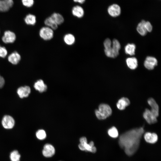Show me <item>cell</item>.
I'll return each instance as SVG.
<instances>
[{"label":"cell","mask_w":161,"mask_h":161,"mask_svg":"<svg viewBox=\"0 0 161 161\" xmlns=\"http://www.w3.org/2000/svg\"><path fill=\"white\" fill-rule=\"evenodd\" d=\"M34 87L36 90L40 92H45L47 89V85L44 83V81L41 79L38 80L35 83Z\"/></svg>","instance_id":"cell-17"},{"label":"cell","mask_w":161,"mask_h":161,"mask_svg":"<svg viewBox=\"0 0 161 161\" xmlns=\"http://www.w3.org/2000/svg\"><path fill=\"white\" fill-rule=\"evenodd\" d=\"M145 26L146 30L148 32H151L152 30V26L151 23L148 21H146Z\"/></svg>","instance_id":"cell-32"},{"label":"cell","mask_w":161,"mask_h":161,"mask_svg":"<svg viewBox=\"0 0 161 161\" xmlns=\"http://www.w3.org/2000/svg\"><path fill=\"white\" fill-rule=\"evenodd\" d=\"M72 13L75 17L81 18L84 15V11L82 7L79 5H76L74 6L72 9Z\"/></svg>","instance_id":"cell-16"},{"label":"cell","mask_w":161,"mask_h":161,"mask_svg":"<svg viewBox=\"0 0 161 161\" xmlns=\"http://www.w3.org/2000/svg\"><path fill=\"white\" fill-rule=\"evenodd\" d=\"M23 4L27 7L32 6L34 2V0H22Z\"/></svg>","instance_id":"cell-31"},{"label":"cell","mask_w":161,"mask_h":161,"mask_svg":"<svg viewBox=\"0 0 161 161\" xmlns=\"http://www.w3.org/2000/svg\"><path fill=\"white\" fill-rule=\"evenodd\" d=\"M148 103L151 107L150 110L157 117L159 114V107L156 101L153 98H150L148 100Z\"/></svg>","instance_id":"cell-13"},{"label":"cell","mask_w":161,"mask_h":161,"mask_svg":"<svg viewBox=\"0 0 161 161\" xmlns=\"http://www.w3.org/2000/svg\"><path fill=\"white\" fill-rule=\"evenodd\" d=\"M144 138L147 143L152 144L155 143L158 140V136L154 133L146 132L144 135Z\"/></svg>","instance_id":"cell-12"},{"label":"cell","mask_w":161,"mask_h":161,"mask_svg":"<svg viewBox=\"0 0 161 161\" xmlns=\"http://www.w3.org/2000/svg\"><path fill=\"white\" fill-rule=\"evenodd\" d=\"M8 61L13 64H18L21 60V56L17 52H14L10 54L8 57Z\"/></svg>","instance_id":"cell-18"},{"label":"cell","mask_w":161,"mask_h":161,"mask_svg":"<svg viewBox=\"0 0 161 161\" xmlns=\"http://www.w3.org/2000/svg\"><path fill=\"white\" fill-rule=\"evenodd\" d=\"M107 12L111 16L115 17L120 14L121 8L118 4H113L109 6L107 8Z\"/></svg>","instance_id":"cell-6"},{"label":"cell","mask_w":161,"mask_h":161,"mask_svg":"<svg viewBox=\"0 0 161 161\" xmlns=\"http://www.w3.org/2000/svg\"><path fill=\"white\" fill-rule=\"evenodd\" d=\"M20 155L17 150L12 151L10 155L11 161H20Z\"/></svg>","instance_id":"cell-28"},{"label":"cell","mask_w":161,"mask_h":161,"mask_svg":"<svg viewBox=\"0 0 161 161\" xmlns=\"http://www.w3.org/2000/svg\"><path fill=\"white\" fill-rule=\"evenodd\" d=\"M64 41L66 44L69 46L73 44L75 41V36L71 33H67L64 35Z\"/></svg>","instance_id":"cell-21"},{"label":"cell","mask_w":161,"mask_h":161,"mask_svg":"<svg viewBox=\"0 0 161 161\" xmlns=\"http://www.w3.org/2000/svg\"><path fill=\"white\" fill-rule=\"evenodd\" d=\"M44 23L46 26L51 28L53 30H56L58 27V25L51 16L47 18L45 20Z\"/></svg>","instance_id":"cell-23"},{"label":"cell","mask_w":161,"mask_h":161,"mask_svg":"<svg viewBox=\"0 0 161 161\" xmlns=\"http://www.w3.org/2000/svg\"><path fill=\"white\" fill-rule=\"evenodd\" d=\"M144 132L143 128L141 127L129 130L120 135L119 145L127 155L132 156L137 151Z\"/></svg>","instance_id":"cell-1"},{"label":"cell","mask_w":161,"mask_h":161,"mask_svg":"<svg viewBox=\"0 0 161 161\" xmlns=\"http://www.w3.org/2000/svg\"><path fill=\"white\" fill-rule=\"evenodd\" d=\"M24 21L27 24L34 25L36 22V18L35 15L29 14L26 16Z\"/></svg>","instance_id":"cell-26"},{"label":"cell","mask_w":161,"mask_h":161,"mask_svg":"<svg viewBox=\"0 0 161 161\" xmlns=\"http://www.w3.org/2000/svg\"><path fill=\"white\" fill-rule=\"evenodd\" d=\"M50 16L58 25L62 24L64 21L63 17L59 13H53Z\"/></svg>","instance_id":"cell-24"},{"label":"cell","mask_w":161,"mask_h":161,"mask_svg":"<svg viewBox=\"0 0 161 161\" xmlns=\"http://www.w3.org/2000/svg\"><path fill=\"white\" fill-rule=\"evenodd\" d=\"M30 92V87L28 86L20 87L17 90L18 94L19 97L21 98L28 97Z\"/></svg>","instance_id":"cell-15"},{"label":"cell","mask_w":161,"mask_h":161,"mask_svg":"<svg viewBox=\"0 0 161 161\" xmlns=\"http://www.w3.org/2000/svg\"><path fill=\"white\" fill-rule=\"evenodd\" d=\"M39 33L40 37L45 41L51 39L54 35L53 30L47 26L42 27L40 30Z\"/></svg>","instance_id":"cell-5"},{"label":"cell","mask_w":161,"mask_h":161,"mask_svg":"<svg viewBox=\"0 0 161 161\" xmlns=\"http://www.w3.org/2000/svg\"><path fill=\"white\" fill-rule=\"evenodd\" d=\"M130 104V101L128 98L123 97L118 100L117 103V106L118 109L123 110Z\"/></svg>","instance_id":"cell-19"},{"label":"cell","mask_w":161,"mask_h":161,"mask_svg":"<svg viewBox=\"0 0 161 161\" xmlns=\"http://www.w3.org/2000/svg\"><path fill=\"white\" fill-rule=\"evenodd\" d=\"M146 21L142 20L138 24L137 30L138 33L142 36H145L148 32L145 26Z\"/></svg>","instance_id":"cell-20"},{"label":"cell","mask_w":161,"mask_h":161,"mask_svg":"<svg viewBox=\"0 0 161 161\" xmlns=\"http://www.w3.org/2000/svg\"><path fill=\"white\" fill-rule=\"evenodd\" d=\"M157 65V59L154 57L147 56L144 62L145 67L148 70L153 69Z\"/></svg>","instance_id":"cell-10"},{"label":"cell","mask_w":161,"mask_h":161,"mask_svg":"<svg viewBox=\"0 0 161 161\" xmlns=\"http://www.w3.org/2000/svg\"><path fill=\"white\" fill-rule=\"evenodd\" d=\"M112 44V42L109 38L106 39L103 43L106 55L108 57L114 58L119 55V51L120 49L121 46L119 42L116 39L113 40Z\"/></svg>","instance_id":"cell-2"},{"label":"cell","mask_w":161,"mask_h":161,"mask_svg":"<svg viewBox=\"0 0 161 161\" xmlns=\"http://www.w3.org/2000/svg\"><path fill=\"white\" fill-rule=\"evenodd\" d=\"M2 124L5 129H10L12 128L15 125V120L11 116L6 115L4 116L2 120Z\"/></svg>","instance_id":"cell-7"},{"label":"cell","mask_w":161,"mask_h":161,"mask_svg":"<svg viewBox=\"0 0 161 161\" xmlns=\"http://www.w3.org/2000/svg\"><path fill=\"white\" fill-rule=\"evenodd\" d=\"M16 39V35L13 32L10 31H7L4 32L2 40L5 43H11L14 42Z\"/></svg>","instance_id":"cell-9"},{"label":"cell","mask_w":161,"mask_h":161,"mask_svg":"<svg viewBox=\"0 0 161 161\" xmlns=\"http://www.w3.org/2000/svg\"><path fill=\"white\" fill-rule=\"evenodd\" d=\"M37 137L39 140H43L46 137V134L45 131L43 129L38 130L36 133Z\"/></svg>","instance_id":"cell-29"},{"label":"cell","mask_w":161,"mask_h":161,"mask_svg":"<svg viewBox=\"0 0 161 161\" xmlns=\"http://www.w3.org/2000/svg\"><path fill=\"white\" fill-rule=\"evenodd\" d=\"M86 0H73L75 2L78 3L80 4H83L85 1Z\"/></svg>","instance_id":"cell-33"},{"label":"cell","mask_w":161,"mask_h":161,"mask_svg":"<svg viewBox=\"0 0 161 161\" xmlns=\"http://www.w3.org/2000/svg\"><path fill=\"white\" fill-rule=\"evenodd\" d=\"M7 52L6 48L0 45V57L4 58L7 55Z\"/></svg>","instance_id":"cell-30"},{"label":"cell","mask_w":161,"mask_h":161,"mask_svg":"<svg viewBox=\"0 0 161 161\" xmlns=\"http://www.w3.org/2000/svg\"><path fill=\"white\" fill-rule=\"evenodd\" d=\"M55 152L54 147L51 144L47 143L44 145L42 151L43 155L46 157H52Z\"/></svg>","instance_id":"cell-11"},{"label":"cell","mask_w":161,"mask_h":161,"mask_svg":"<svg viewBox=\"0 0 161 161\" xmlns=\"http://www.w3.org/2000/svg\"><path fill=\"white\" fill-rule=\"evenodd\" d=\"M80 141V143L78 145V147L81 150L89 151L93 153H95L97 149L94 146L93 141H91L89 143H88L87 140L85 137H81Z\"/></svg>","instance_id":"cell-4"},{"label":"cell","mask_w":161,"mask_h":161,"mask_svg":"<svg viewBox=\"0 0 161 161\" xmlns=\"http://www.w3.org/2000/svg\"><path fill=\"white\" fill-rule=\"evenodd\" d=\"M143 116L144 118L149 124H154L157 122V117L148 109H145L143 113Z\"/></svg>","instance_id":"cell-8"},{"label":"cell","mask_w":161,"mask_h":161,"mask_svg":"<svg viewBox=\"0 0 161 161\" xmlns=\"http://www.w3.org/2000/svg\"><path fill=\"white\" fill-rule=\"evenodd\" d=\"M126 62L128 67L131 69H135L138 66L137 60L135 57L127 58Z\"/></svg>","instance_id":"cell-22"},{"label":"cell","mask_w":161,"mask_h":161,"mask_svg":"<svg viewBox=\"0 0 161 161\" xmlns=\"http://www.w3.org/2000/svg\"><path fill=\"white\" fill-rule=\"evenodd\" d=\"M112 110L108 104L102 103L99 105L98 109L95 111V115L99 120H104L111 115Z\"/></svg>","instance_id":"cell-3"},{"label":"cell","mask_w":161,"mask_h":161,"mask_svg":"<svg viewBox=\"0 0 161 161\" xmlns=\"http://www.w3.org/2000/svg\"><path fill=\"white\" fill-rule=\"evenodd\" d=\"M13 4V0H0V12L8 11Z\"/></svg>","instance_id":"cell-14"},{"label":"cell","mask_w":161,"mask_h":161,"mask_svg":"<svg viewBox=\"0 0 161 161\" xmlns=\"http://www.w3.org/2000/svg\"><path fill=\"white\" fill-rule=\"evenodd\" d=\"M136 46L134 44H128L125 47V49L126 53L131 55H135Z\"/></svg>","instance_id":"cell-25"},{"label":"cell","mask_w":161,"mask_h":161,"mask_svg":"<svg viewBox=\"0 0 161 161\" xmlns=\"http://www.w3.org/2000/svg\"><path fill=\"white\" fill-rule=\"evenodd\" d=\"M108 133L111 137L114 138L117 137L119 135L117 129L114 126L112 127L108 130Z\"/></svg>","instance_id":"cell-27"}]
</instances>
